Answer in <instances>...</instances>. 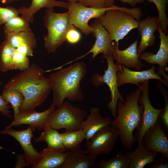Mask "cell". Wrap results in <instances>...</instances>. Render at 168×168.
I'll return each mask as SVG.
<instances>
[{
	"label": "cell",
	"instance_id": "1",
	"mask_svg": "<svg viewBox=\"0 0 168 168\" xmlns=\"http://www.w3.org/2000/svg\"><path fill=\"white\" fill-rule=\"evenodd\" d=\"M45 72L37 64L32 63L4 85V87L16 89L22 93L24 100L20 112L35 110L46 100L52 90V85L48 77L45 76Z\"/></svg>",
	"mask_w": 168,
	"mask_h": 168
},
{
	"label": "cell",
	"instance_id": "2",
	"mask_svg": "<svg viewBox=\"0 0 168 168\" xmlns=\"http://www.w3.org/2000/svg\"><path fill=\"white\" fill-rule=\"evenodd\" d=\"M87 73L86 64L81 62L50 73L48 78L53 93L52 104L58 108L66 98L72 102L83 100L80 82Z\"/></svg>",
	"mask_w": 168,
	"mask_h": 168
},
{
	"label": "cell",
	"instance_id": "3",
	"mask_svg": "<svg viewBox=\"0 0 168 168\" xmlns=\"http://www.w3.org/2000/svg\"><path fill=\"white\" fill-rule=\"evenodd\" d=\"M141 92L139 85L135 91L126 95L124 102L118 100L116 116L110 125L117 129L123 147L128 150H131L136 143L133 132L138 126L143 110L142 105L138 104Z\"/></svg>",
	"mask_w": 168,
	"mask_h": 168
},
{
	"label": "cell",
	"instance_id": "4",
	"mask_svg": "<svg viewBox=\"0 0 168 168\" xmlns=\"http://www.w3.org/2000/svg\"><path fill=\"white\" fill-rule=\"evenodd\" d=\"M54 8L47 9L44 16V24L48 33L44 45L49 53H54L66 40L67 33L73 25L69 20V12L56 13Z\"/></svg>",
	"mask_w": 168,
	"mask_h": 168
},
{
	"label": "cell",
	"instance_id": "5",
	"mask_svg": "<svg viewBox=\"0 0 168 168\" xmlns=\"http://www.w3.org/2000/svg\"><path fill=\"white\" fill-rule=\"evenodd\" d=\"M98 19L108 33L112 42L118 43L132 30L138 27V21L129 13L119 9L108 10Z\"/></svg>",
	"mask_w": 168,
	"mask_h": 168
},
{
	"label": "cell",
	"instance_id": "6",
	"mask_svg": "<svg viewBox=\"0 0 168 168\" xmlns=\"http://www.w3.org/2000/svg\"><path fill=\"white\" fill-rule=\"evenodd\" d=\"M50 114L48 122L56 130L64 128L75 131L81 129L82 124L87 115V112L81 108L74 106L65 100Z\"/></svg>",
	"mask_w": 168,
	"mask_h": 168
},
{
	"label": "cell",
	"instance_id": "7",
	"mask_svg": "<svg viewBox=\"0 0 168 168\" xmlns=\"http://www.w3.org/2000/svg\"><path fill=\"white\" fill-rule=\"evenodd\" d=\"M68 9L70 23L78 28L83 34L86 35L93 32L92 27L88 24L90 19L93 18L98 19L104 16L107 11L110 9H119L127 12L129 11V8L114 5L109 7L96 8L83 6L78 2L70 3Z\"/></svg>",
	"mask_w": 168,
	"mask_h": 168
},
{
	"label": "cell",
	"instance_id": "8",
	"mask_svg": "<svg viewBox=\"0 0 168 168\" xmlns=\"http://www.w3.org/2000/svg\"><path fill=\"white\" fill-rule=\"evenodd\" d=\"M105 58L108 63V68L105 70L104 74L101 76L99 74H94L91 77V80L94 86L96 87L100 86L104 83L109 88L110 91L111 100L107 104L110 110L112 116L114 118L117 115V103L119 99L123 102L125 101L120 93L117 83L116 73L118 71L122 72L121 65L114 63V59L111 54L103 55Z\"/></svg>",
	"mask_w": 168,
	"mask_h": 168
},
{
	"label": "cell",
	"instance_id": "9",
	"mask_svg": "<svg viewBox=\"0 0 168 168\" xmlns=\"http://www.w3.org/2000/svg\"><path fill=\"white\" fill-rule=\"evenodd\" d=\"M142 92L138 102L143 106V110L134 136L138 144L141 142L143 136L147 130L157 120L163 108L157 109L152 105L149 97V80L141 83Z\"/></svg>",
	"mask_w": 168,
	"mask_h": 168
},
{
	"label": "cell",
	"instance_id": "10",
	"mask_svg": "<svg viewBox=\"0 0 168 168\" xmlns=\"http://www.w3.org/2000/svg\"><path fill=\"white\" fill-rule=\"evenodd\" d=\"M119 137L117 129L110 125L96 133L86 143L84 150L87 154L97 156L109 154L113 149Z\"/></svg>",
	"mask_w": 168,
	"mask_h": 168
},
{
	"label": "cell",
	"instance_id": "11",
	"mask_svg": "<svg viewBox=\"0 0 168 168\" xmlns=\"http://www.w3.org/2000/svg\"><path fill=\"white\" fill-rule=\"evenodd\" d=\"M35 128L32 126L22 131H17L11 128L6 127L1 132L2 134L9 135L15 138L20 144L24 152V156L29 165L32 168L37 162L41 156L33 146L31 139L34 136L33 133Z\"/></svg>",
	"mask_w": 168,
	"mask_h": 168
},
{
	"label": "cell",
	"instance_id": "12",
	"mask_svg": "<svg viewBox=\"0 0 168 168\" xmlns=\"http://www.w3.org/2000/svg\"><path fill=\"white\" fill-rule=\"evenodd\" d=\"M141 142L148 149L168 158V137L158 119L145 133Z\"/></svg>",
	"mask_w": 168,
	"mask_h": 168
},
{
	"label": "cell",
	"instance_id": "13",
	"mask_svg": "<svg viewBox=\"0 0 168 168\" xmlns=\"http://www.w3.org/2000/svg\"><path fill=\"white\" fill-rule=\"evenodd\" d=\"M122 71H118L116 73L117 83L118 87L126 83H131L138 86L147 80L152 79H157L161 81L166 87L168 82L155 72L156 68L154 64L150 69L141 71H132L124 66L121 65Z\"/></svg>",
	"mask_w": 168,
	"mask_h": 168
},
{
	"label": "cell",
	"instance_id": "14",
	"mask_svg": "<svg viewBox=\"0 0 168 168\" xmlns=\"http://www.w3.org/2000/svg\"><path fill=\"white\" fill-rule=\"evenodd\" d=\"M55 107L52 104L48 109L42 112H37L35 110L20 111L10 124L6 127L9 128L22 124H28L39 130L43 129L48 122L50 114L55 109Z\"/></svg>",
	"mask_w": 168,
	"mask_h": 168
},
{
	"label": "cell",
	"instance_id": "15",
	"mask_svg": "<svg viewBox=\"0 0 168 168\" xmlns=\"http://www.w3.org/2000/svg\"><path fill=\"white\" fill-rule=\"evenodd\" d=\"M90 26L92 28L93 35L96 38L94 44L86 53L68 63V64L82 58L91 53H92V59L100 53L103 54V55L111 54L112 44L109 34L106 30L100 24L98 19L91 24Z\"/></svg>",
	"mask_w": 168,
	"mask_h": 168
},
{
	"label": "cell",
	"instance_id": "16",
	"mask_svg": "<svg viewBox=\"0 0 168 168\" xmlns=\"http://www.w3.org/2000/svg\"><path fill=\"white\" fill-rule=\"evenodd\" d=\"M138 43V41L136 40L125 49L120 50L119 49L118 43H112L111 55L116 60V63L123 65L128 69L131 68L140 70L145 64L138 58L139 54L137 51Z\"/></svg>",
	"mask_w": 168,
	"mask_h": 168
},
{
	"label": "cell",
	"instance_id": "17",
	"mask_svg": "<svg viewBox=\"0 0 168 168\" xmlns=\"http://www.w3.org/2000/svg\"><path fill=\"white\" fill-rule=\"evenodd\" d=\"M157 30L159 32L160 39V45L158 51L156 54L152 52H143L139 54L138 58L140 60H144L149 64H158L166 72H167L168 35L167 34L166 35L164 33L159 25Z\"/></svg>",
	"mask_w": 168,
	"mask_h": 168
},
{
	"label": "cell",
	"instance_id": "18",
	"mask_svg": "<svg viewBox=\"0 0 168 168\" xmlns=\"http://www.w3.org/2000/svg\"><path fill=\"white\" fill-rule=\"evenodd\" d=\"M159 24L158 17L148 16L144 19L138 21V31L141 35V40L137 48L139 54L148 47L153 46L156 40L154 32L157 30Z\"/></svg>",
	"mask_w": 168,
	"mask_h": 168
},
{
	"label": "cell",
	"instance_id": "19",
	"mask_svg": "<svg viewBox=\"0 0 168 168\" xmlns=\"http://www.w3.org/2000/svg\"><path fill=\"white\" fill-rule=\"evenodd\" d=\"M89 110L90 114L87 115L82 122L81 128L85 133L86 141L90 140L96 133L103 128L110 125L111 122L110 117L102 116L98 107H92Z\"/></svg>",
	"mask_w": 168,
	"mask_h": 168
},
{
	"label": "cell",
	"instance_id": "20",
	"mask_svg": "<svg viewBox=\"0 0 168 168\" xmlns=\"http://www.w3.org/2000/svg\"><path fill=\"white\" fill-rule=\"evenodd\" d=\"M98 156L86 154L81 148L68 151V154L60 168H95Z\"/></svg>",
	"mask_w": 168,
	"mask_h": 168
},
{
	"label": "cell",
	"instance_id": "21",
	"mask_svg": "<svg viewBox=\"0 0 168 168\" xmlns=\"http://www.w3.org/2000/svg\"><path fill=\"white\" fill-rule=\"evenodd\" d=\"M69 2L56 0H31L30 6H22L18 11L19 14L29 23L34 22L35 14L40 9L46 7L47 9L58 7L68 9Z\"/></svg>",
	"mask_w": 168,
	"mask_h": 168
},
{
	"label": "cell",
	"instance_id": "22",
	"mask_svg": "<svg viewBox=\"0 0 168 168\" xmlns=\"http://www.w3.org/2000/svg\"><path fill=\"white\" fill-rule=\"evenodd\" d=\"M125 153L130 160L128 168H143L147 165L153 164L157 155V152L148 149L141 142L134 150Z\"/></svg>",
	"mask_w": 168,
	"mask_h": 168
},
{
	"label": "cell",
	"instance_id": "23",
	"mask_svg": "<svg viewBox=\"0 0 168 168\" xmlns=\"http://www.w3.org/2000/svg\"><path fill=\"white\" fill-rule=\"evenodd\" d=\"M41 156L33 168H60L68 154L47 147L41 152Z\"/></svg>",
	"mask_w": 168,
	"mask_h": 168
},
{
	"label": "cell",
	"instance_id": "24",
	"mask_svg": "<svg viewBox=\"0 0 168 168\" xmlns=\"http://www.w3.org/2000/svg\"><path fill=\"white\" fill-rule=\"evenodd\" d=\"M43 129L44 131L40 135L34 139L35 142L44 141L50 148L62 152L65 151L62 135L57 130L51 127L48 122Z\"/></svg>",
	"mask_w": 168,
	"mask_h": 168
},
{
	"label": "cell",
	"instance_id": "25",
	"mask_svg": "<svg viewBox=\"0 0 168 168\" xmlns=\"http://www.w3.org/2000/svg\"><path fill=\"white\" fill-rule=\"evenodd\" d=\"M65 151H72L81 148V144L85 139V131L82 129L65 131L61 133Z\"/></svg>",
	"mask_w": 168,
	"mask_h": 168
},
{
	"label": "cell",
	"instance_id": "26",
	"mask_svg": "<svg viewBox=\"0 0 168 168\" xmlns=\"http://www.w3.org/2000/svg\"><path fill=\"white\" fill-rule=\"evenodd\" d=\"M16 48L12 46L6 40L0 45V71L5 72L14 69L12 61Z\"/></svg>",
	"mask_w": 168,
	"mask_h": 168
},
{
	"label": "cell",
	"instance_id": "27",
	"mask_svg": "<svg viewBox=\"0 0 168 168\" xmlns=\"http://www.w3.org/2000/svg\"><path fill=\"white\" fill-rule=\"evenodd\" d=\"M2 96L6 101L12 105L15 118L20 113V108L24 100L22 93L16 89L4 87Z\"/></svg>",
	"mask_w": 168,
	"mask_h": 168
},
{
	"label": "cell",
	"instance_id": "28",
	"mask_svg": "<svg viewBox=\"0 0 168 168\" xmlns=\"http://www.w3.org/2000/svg\"><path fill=\"white\" fill-rule=\"evenodd\" d=\"M5 38L15 48L22 44H29L35 47L37 45L36 39L32 31H21L5 34Z\"/></svg>",
	"mask_w": 168,
	"mask_h": 168
},
{
	"label": "cell",
	"instance_id": "29",
	"mask_svg": "<svg viewBox=\"0 0 168 168\" xmlns=\"http://www.w3.org/2000/svg\"><path fill=\"white\" fill-rule=\"evenodd\" d=\"M130 160L126 153L119 152L113 158L106 160L103 159L96 162L95 168H128Z\"/></svg>",
	"mask_w": 168,
	"mask_h": 168
},
{
	"label": "cell",
	"instance_id": "30",
	"mask_svg": "<svg viewBox=\"0 0 168 168\" xmlns=\"http://www.w3.org/2000/svg\"><path fill=\"white\" fill-rule=\"evenodd\" d=\"M29 23L22 16L13 17L4 24L3 30L5 34L21 31L31 32Z\"/></svg>",
	"mask_w": 168,
	"mask_h": 168
},
{
	"label": "cell",
	"instance_id": "31",
	"mask_svg": "<svg viewBox=\"0 0 168 168\" xmlns=\"http://www.w3.org/2000/svg\"><path fill=\"white\" fill-rule=\"evenodd\" d=\"M150 3H154L158 13V23L165 34L168 33V18L166 9L168 0H144Z\"/></svg>",
	"mask_w": 168,
	"mask_h": 168
},
{
	"label": "cell",
	"instance_id": "32",
	"mask_svg": "<svg viewBox=\"0 0 168 168\" xmlns=\"http://www.w3.org/2000/svg\"><path fill=\"white\" fill-rule=\"evenodd\" d=\"M12 61L14 69L22 71L27 68L30 65L28 57L18 52L16 50L13 55Z\"/></svg>",
	"mask_w": 168,
	"mask_h": 168
},
{
	"label": "cell",
	"instance_id": "33",
	"mask_svg": "<svg viewBox=\"0 0 168 168\" xmlns=\"http://www.w3.org/2000/svg\"><path fill=\"white\" fill-rule=\"evenodd\" d=\"M19 14L18 9L12 7H0V26Z\"/></svg>",
	"mask_w": 168,
	"mask_h": 168
},
{
	"label": "cell",
	"instance_id": "34",
	"mask_svg": "<svg viewBox=\"0 0 168 168\" xmlns=\"http://www.w3.org/2000/svg\"><path fill=\"white\" fill-rule=\"evenodd\" d=\"M81 38L80 33L73 26L68 30L66 35V40L71 44L78 42Z\"/></svg>",
	"mask_w": 168,
	"mask_h": 168
},
{
	"label": "cell",
	"instance_id": "35",
	"mask_svg": "<svg viewBox=\"0 0 168 168\" xmlns=\"http://www.w3.org/2000/svg\"><path fill=\"white\" fill-rule=\"evenodd\" d=\"M165 101V107L160 114L158 120L161 125L166 130L168 129V97H164Z\"/></svg>",
	"mask_w": 168,
	"mask_h": 168
},
{
	"label": "cell",
	"instance_id": "36",
	"mask_svg": "<svg viewBox=\"0 0 168 168\" xmlns=\"http://www.w3.org/2000/svg\"><path fill=\"white\" fill-rule=\"evenodd\" d=\"M78 2L82 5L96 8L106 7L105 0H80Z\"/></svg>",
	"mask_w": 168,
	"mask_h": 168
},
{
	"label": "cell",
	"instance_id": "37",
	"mask_svg": "<svg viewBox=\"0 0 168 168\" xmlns=\"http://www.w3.org/2000/svg\"><path fill=\"white\" fill-rule=\"evenodd\" d=\"M35 47L27 44L19 45L16 48V50L18 52L28 57L33 56V50Z\"/></svg>",
	"mask_w": 168,
	"mask_h": 168
},
{
	"label": "cell",
	"instance_id": "38",
	"mask_svg": "<svg viewBox=\"0 0 168 168\" xmlns=\"http://www.w3.org/2000/svg\"><path fill=\"white\" fill-rule=\"evenodd\" d=\"M2 84V82H0V89ZM9 104L5 100L2 95H0V112L2 113V115L11 118L12 116L10 114L11 112L9 110L11 105Z\"/></svg>",
	"mask_w": 168,
	"mask_h": 168
},
{
	"label": "cell",
	"instance_id": "39",
	"mask_svg": "<svg viewBox=\"0 0 168 168\" xmlns=\"http://www.w3.org/2000/svg\"><path fill=\"white\" fill-rule=\"evenodd\" d=\"M154 164L151 166V168H168V158L162 155L159 159H156Z\"/></svg>",
	"mask_w": 168,
	"mask_h": 168
},
{
	"label": "cell",
	"instance_id": "40",
	"mask_svg": "<svg viewBox=\"0 0 168 168\" xmlns=\"http://www.w3.org/2000/svg\"><path fill=\"white\" fill-rule=\"evenodd\" d=\"M17 161L15 168H22L30 166L23 155L18 154L17 155Z\"/></svg>",
	"mask_w": 168,
	"mask_h": 168
},
{
	"label": "cell",
	"instance_id": "41",
	"mask_svg": "<svg viewBox=\"0 0 168 168\" xmlns=\"http://www.w3.org/2000/svg\"><path fill=\"white\" fill-rule=\"evenodd\" d=\"M123 2L128 4L132 6H134L137 4L144 2V0H119Z\"/></svg>",
	"mask_w": 168,
	"mask_h": 168
},
{
	"label": "cell",
	"instance_id": "42",
	"mask_svg": "<svg viewBox=\"0 0 168 168\" xmlns=\"http://www.w3.org/2000/svg\"><path fill=\"white\" fill-rule=\"evenodd\" d=\"M114 0H105L106 7H109L114 5Z\"/></svg>",
	"mask_w": 168,
	"mask_h": 168
},
{
	"label": "cell",
	"instance_id": "43",
	"mask_svg": "<svg viewBox=\"0 0 168 168\" xmlns=\"http://www.w3.org/2000/svg\"><path fill=\"white\" fill-rule=\"evenodd\" d=\"M21 0H0V2L3 4H8L14 2H18Z\"/></svg>",
	"mask_w": 168,
	"mask_h": 168
},
{
	"label": "cell",
	"instance_id": "44",
	"mask_svg": "<svg viewBox=\"0 0 168 168\" xmlns=\"http://www.w3.org/2000/svg\"><path fill=\"white\" fill-rule=\"evenodd\" d=\"M67 1L68 2L71 3L78 2L80 0H65Z\"/></svg>",
	"mask_w": 168,
	"mask_h": 168
}]
</instances>
